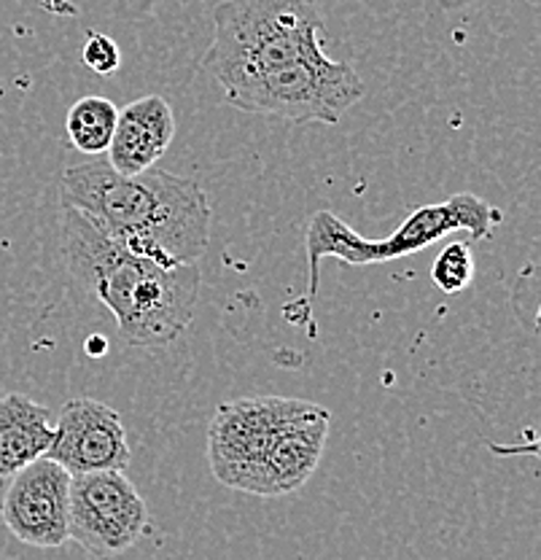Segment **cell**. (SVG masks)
<instances>
[{
	"label": "cell",
	"mask_w": 541,
	"mask_h": 560,
	"mask_svg": "<svg viewBox=\"0 0 541 560\" xmlns=\"http://www.w3.org/2000/svg\"><path fill=\"white\" fill-rule=\"evenodd\" d=\"M84 353L86 355H106L108 353V340L103 335H92L84 340Z\"/></svg>",
	"instance_id": "obj_16"
},
{
	"label": "cell",
	"mask_w": 541,
	"mask_h": 560,
	"mask_svg": "<svg viewBox=\"0 0 541 560\" xmlns=\"http://www.w3.org/2000/svg\"><path fill=\"white\" fill-rule=\"evenodd\" d=\"M68 495L71 475L44 455L11 477L0 517L22 545L55 550L68 541Z\"/></svg>",
	"instance_id": "obj_8"
},
{
	"label": "cell",
	"mask_w": 541,
	"mask_h": 560,
	"mask_svg": "<svg viewBox=\"0 0 541 560\" xmlns=\"http://www.w3.org/2000/svg\"><path fill=\"white\" fill-rule=\"evenodd\" d=\"M329 420V410L310 401L307 410L283 431L281 440L275 442V447L264 458L251 495L278 499V495L296 493L305 486L324 458Z\"/></svg>",
	"instance_id": "obj_10"
},
{
	"label": "cell",
	"mask_w": 541,
	"mask_h": 560,
	"mask_svg": "<svg viewBox=\"0 0 541 560\" xmlns=\"http://www.w3.org/2000/svg\"><path fill=\"white\" fill-rule=\"evenodd\" d=\"M68 475L86 471H125L132 460L125 420L114 407L97 399H71L55 420L49 453Z\"/></svg>",
	"instance_id": "obj_9"
},
{
	"label": "cell",
	"mask_w": 541,
	"mask_h": 560,
	"mask_svg": "<svg viewBox=\"0 0 541 560\" xmlns=\"http://www.w3.org/2000/svg\"><path fill=\"white\" fill-rule=\"evenodd\" d=\"M151 530V512L125 471L71 477L68 539L95 558H119Z\"/></svg>",
	"instance_id": "obj_7"
},
{
	"label": "cell",
	"mask_w": 541,
	"mask_h": 560,
	"mask_svg": "<svg viewBox=\"0 0 541 560\" xmlns=\"http://www.w3.org/2000/svg\"><path fill=\"white\" fill-rule=\"evenodd\" d=\"M116 116H119V108L108 97L90 95L73 103L66 116L68 140L73 143V149L90 156L106 154L116 130Z\"/></svg>",
	"instance_id": "obj_13"
},
{
	"label": "cell",
	"mask_w": 541,
	"mask_h": 560,
	"mask_svg": "<svg viewBox=\"0 0 541 560\" xmlns=\"http://www.w3.org/2000/svg\"><path fill=\"white\" fill-rule=\"evenodd\" d=\"M62 256L79 280L114 315L127 346L162 348L176 342L197 311L200 267H160L127 254L90 224L79 210L62 206Z\"/></svg>",
	"instance_id": "obj_2"
},
{
	"label": "cell",
	"mask_w": 541,
	"mask_h": 560,
	"mask_svg": "<svg viewBox=\"0 0 541 560\" xmlns=\"http://www.w3.org/2000/svg\"><path fill=\"white\" fill-rule=\"evenodd\" d=\"M321 57L324 14L316 0H221L202 70L226 86Z\"/></svg>",
	"instance_id": "obj_3"
},
{
	"label": "cell",
	"mask_w": 541,
	"mask_h": 560,
	"mask_svg": "<svg viewBox=\"0 0 541 560\" xmlns=\"http://www.w3.org/2000/svg\"><path fill=\"white\" fill-rule=\"evenodd\" d=\"M366 86L348 62L321 60L267 70L224 86L226 103L246 114L275 116L294 125H337L348 108L364 101Z\"/></svg>",
	"instance_id": "obj_5"
},
{
	"label": "cell",
	"mask_w": 541,
	"mask_h": 560,
	"mask_svg": "<svg viewBox=\"0 0 541 560\" xmlns=\"http://www.w3.org/2000/svg\"><path fill=\"white\" fill-rule=\"evenodd\" d=\"M81 60H84V66L90 68L92 73L110 75L121 66V51L110 35L90 33L84 40V49H81Z\"/></svg>",
	"instance_id": "obj_15"
},
{
	"label": "cell",
	"mask_w": 541,
	"mask_h": 560,
	"mask_svg": "<svg viewBox=\"0 0 541 560\" xmlns=\"http://www.w3.org/2000/svg\"><path fill=\"white\" fill-rule=\"evenodd\" d=\"M471 278H474V254H471L469 243H450L434 259L432 280L445 294H461L463 289H469Z\"/></svg>",
	"instance_id": "obj_14"
},
{
	"label": "cell",
	"mask_w": 541,
	"mask_h": 560,
	"mask_svg": "<svg viewBox=\"0 0 541 560\" xmlns=\"http://www.w3.org/2000/svg\"><path fill=\"white\" fill-rule=\"evenodd\" d=\"M310 401L248 396L219 405L208 425V464L221 486L254 493L261 464Z\"/></svg>",
	"instance_id": "obj_6"
},
{
	"label": "cell",
	"mask_w": 541,
	"mask_h": 560,
	"mask_svg": "<svg viewBox=\"0 0 541 560\" xmlns=\"http://www.w3.org/2000/svg\"><path fill=\"white\" fill-rule=\"evenodd\" d=\"M55 440V420L49 410L25 394L0 396V477L44 458Z\"/></svg>",
	"instance_id": "obj_12"
},
{
	"label": "cell",
	"mask_w": 541,
	"mask_h": 560,
	"mask_svg": "<svg viewBox=\"0 0 541 560\" xmlns=\"http://www.w3.org/2000/svg\"><path fill=\"white\" fill-rule=\"evenodd\" d=\"M176 138V116L160 95L132 101L116 116L106 162L119 175H138L156 165Z\"/></svg>",
	"instance_id": "obj_11"
},
{
	"label": "cell",
	"mask_w": 541,
	"mask_h": 560,
	"mask_svg": "<svg viewBox=\"0 0 541 560\" xmlns=\"http://www.w3.org/2000/svg\"><path fill=\"white\" fill-rule=\"evenodd\" d=\"M502 221L504 213L496 206H491L482 197L469 195V191H461L445 202H432V206L412 210V215H407V221L393 235L383 237V241H366L340 215H334L331 210H318L310 219L305 235L307 261H310V296L318 294V285H321L318 265L326 256L356 267L383 265V261L417 254V250L428 248L432 243L458 230L469 232L474 241H487Z\"/></svg>",
	"instance_id": "obj_4"
},
{
	"label": "cell",
	"mask_w": 541,
	"mask_h": 560,
	"mask_svg": "<svg viewBox=\"0 0 541 560\" xmlns=\"http://www.w3.org/2000/svg\"><path fill=\"white\" fill-rule=\"evenodd\" d=\"M62 206L138 259L160 267L197 265L211 243L213 208L205 189L184 175L149 171L119 175L106 160L62 173Z\"/></svg>",
	"instance_id": "obj_1"
}]
</instances>
